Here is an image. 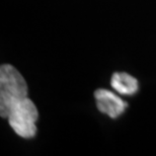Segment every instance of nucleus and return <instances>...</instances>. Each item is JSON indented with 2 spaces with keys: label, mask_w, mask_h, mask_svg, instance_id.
Returning <instances> with one entry per match:
<instances>
[{
  "label": "nucleus",
  "mask_w": 156,
  "mask_h": 156,
  "mask_svg": "<svg viewBox=\"0 0 156 156\" xmlns=\"http://www.w3.org/2000/svg\"><path fill=\"white\" fill-rule=\"evenodd\" d=\"M112 87L123 95H133L138 90V81L135 77L125 72H116L111 79Z\"/></svg>",
  "instance_id": "4"
},
{
  "label": "nucleus",
  "mask_w": 156,
  "mask_h": 156,
  "mask_svg": "<svg viewBox=\"0 0 156 156\" xmlns=\"http://www.w3.org/2000/svg\"><path fill=\"white\" fill-rule=\"evenodd\" d=\"M38 117L39 113L35 104L26 98L12 107L7 119L10 127L18 136L29 139L37 134Z\"/></svg>",
  "instance_id": "2"
},
{
  "label": "nucleus",
  "mask_w": 156,
  "mask_h": 156,
  "mask_svg": "<svg viewBox=\"0 0 156 156\" xmlns=\"http://www.w3.org/2000/svg\"><path fill=\"white\" fill-rule=\"evenodd\" d=\"M96 107L102 114L108 115L112 119H116L127 108L128 105L121 98L107 89H98L94 92Z\"/></svg>",
  "instance_id": "3"
},
{
  "label": "nucleus",
  "mask_w": 156,
  "mask_h": 156,
  "mask_svg": "<svg viewBox=\"0 0 156 156\" xmlns=\"http://www.w3.org/2000/svg\"><path fill=\"white\" fill-rule=\"evenodd\" d=\"M27 85L16 68L9 64L0 67V116L7 119L12 107L27 98Z\"/></svg>",
  "instance_id": "1"
}]
</instances>
